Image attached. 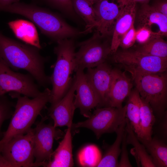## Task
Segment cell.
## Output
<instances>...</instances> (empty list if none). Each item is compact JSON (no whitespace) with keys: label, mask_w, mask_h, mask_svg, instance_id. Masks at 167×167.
Masks as SVG:
<instances>
[{"label":"cell","mask_w":167,"mask_h":167,"mask_svg":"<svg viewBox=\"0 0 167 167\" xmlns=\"http://www.w3.org/2000/svg\"><path fill=\"white\" fill-rule=\"evenodd\" d=\"M40 49L7 37L0 32V58L12 70H24L34 78L38 84L46 88L51 84L50 76L45 70L46 59Z\"/></svg>","instance_id":"1"},{"label":"cell","mask_w":167,"mask_h":167,"mask_svg":"<svg viewBox=\"0 0 167 167\" xmlns=\"http://www.w3.org/2000/svg\"><path fill=\"white\" fill-rule=\"evenodd\" d=\"M9 95L17 101L7 130L0 140V153L3 146L12 138L24 134L31 128L41 110L50 102L51 90L46 87L38 96L31 99L15 92H9Z\"/></svg>","instance_id":"2"},{"label":"cell","mask_w":167,"mask_h":167,"mask_svg":"<svg viewBox=\"0 0 167 167\" xmlns=\"http://www.w3.org/2000/svg\"><path fill=\"white\" fill-rule=\"evenodd\" d=\"M0 11L20 15L28 18L42 33L57 42L81 33L56 14L32 4L18 2L1 7Z\"/></svg>","instance_id":"3"},{"label":"cell","mask_w":167,"mask_h":167,"mask_svg":"<svg viewBox=\"0 0 167 167\" xmlns=\"http://www.w3.org/2000/svg\"><path fill=\"white\" fill-rule=\"evenodd\" d=\"M57 43L54 49L57 60L50 76L52 86L49 102L50 107L59 102L67 92L72 80V74L75 69V52L74 40L66 38Z\"/></svg>","instance_id":"4"},{"label":"cell","mask_w":167,"mask_h":167,"mask_svg":"<svg viewBox=\"0 0 167 167\" xmlns=\"http://www.w3.org/2000/svg\"><path fill=\"white\" fill-rule=\"evenodd\" d=\"M136 89L141 98L148 103L154 113L161 118L167 102V75L159 73L131 72Z\"/></svg>","instance_id":"5"},{"label":"cell","mask_w":167,"mask_h":167,"mask_svg":"<svg viewBox=\"0 0 167 167\" xmlns=\"http://www.w3.org/2000/svg\"><path fill=\"white\" fill-rule=\"evenodd\" d=\"M126 105L118 108H98L86 120L72 123L71 127L86 128L92 130L97 139L103 134L116 132L126 118Z\"/></svg>","instance_id":"6"},{"label":"cell","mask_w":167,"mask_h":167,"mask_svg":"<svg viewBox=\"0 0 167 167\" xmlns=\"http://www.w3.org/2000/svg\"><path fill=\"white\" fill-rule=\"evenodd\" d=\"M95 32L92 36L77 44L79 49L75 54V71L95 67L106 62L111 54V43Z\"/></svg>","instance_id":"7"},{"label":"cell","mask_w":167,"mask_h":167,"mask_svg":"<svg viewBox=\"0 0 167 167\" xmlns=\"http://www.w3.org/2000/svg\"><path fill=\"white\" fill-rule=\"evenodd\" d=\"M113 61L122 65L129 73H159L166 71L167 59L146 55L136 50L116 51Z\"/></svg>","instance_id":"8"},{"label":"cell","mask_w":167,"mask_h":167,"mask_svg":"<svg viewBox=\"0 0 167 167\" xmlns=\"http://www.w3.org/2000/svg\"><path fill=\"white\" fill-rule=\"evenodd\" d=\"M29 73L15 72L0 58V96L15 92L33 98L41 92L39 85Z\"/></svg>","instance_id":"9"},{"label":"cell","mask_w":167,"mask_h":167,"mask_svg":"<svg viewBox=\"0 0 167 167\" xmlns=\"http://www.w3.org/2000/svg\"><path fill=\"white\" fill-rule=\"evenodd\" d=\"M34 129L15 136L3 147L0 153L15 167H34Z\"/></svg>","instance_id":"10"},{"label":"cell","mask_w":167,"mask_h":167,"mask_svg":"<svg viewBox=\"0 0 167 167\" xmlns=\"http://www.w3.org/2000/svg\"><path fill=\"white\" fill-rule=\"evenodd\" d=\"M47 118L46 117L42 118L34 129V167L43 166L51 161L54 139H58L64 135L63 132L54 127L53 124L44 122Z\"/></svg>","instance_id":"11"},{"label":"cell","mask_w":167,"mask_h":167,"mask_svg":"<svg viewBox=\"0 0 167 167\" xmlns=\"http://www.w3.org/2000/svg\"><path fill=\"white\" fill-rule=\"evenodd\" d=\"M84 70H78L75 72L76 86L74 103L76 109L79 108L80 114L88 118L92 110L100 105L99 99L88 82Z\"/></svg>","instance_id":"12"},{"label":"cell","mask_w":167,"mask_h":167,"mask_svg":"<svg viewBox=\"0 0 167 167\" xmlns=\"http://www.w3.org/2000/svg\"><path fill=\"white\" fill-rule=\"evenodd\" d=\"M76 79L75 75L71 86L62 98L48 109V114L53 120L54 127L71 126L76 108L74 103Z\"/></svg>","instance_id":"13"},{"label":"cell","mask_w":167,"mask_h":167,"mask_svg":"<svg viewBox=\"0 0 167 167\" xmlns=\"http://www.w3.org/2000/svg\"><path fill=\"white\" fill-rule=\"evenodd\" d=\"M112 69L106 62L95 67L88 68L85 73L88 82L99 99L98 108L106 106Z\"/></svg>","instance_id":"14"},{"label":"cell","mask_w":167,"mask_h":167,"mask_svg":"<svg viewBox=\"0 0 167 167\" xmlns=\"http://www.w3.org/2000/svg\"><path fill=\"white\" fill-rule=\"evenodd\" d=\"M94 5L98 19L95 32L103 37L112 35L121 7L109 0H100Z\"/></svg>","instance_id":"15"},{"label":"cell","mask_w":167,"mask_h":167,"mask_svg":"<svg viewBox=\"0 0 167 167\" xmlns=\"http://www.w3.org/2000/svg\"><path fill=\"white\" fill-rule=\"evenodd\" d=\"M132 87L131 80L124 72L113 69L105 107H122L123 101L130 94Z\"/></svg>","instance_id":"16"},{"label":"cell","mask_w":167,"mask_h":167,"mask_svg":"<svg viewBox=\"0 0 167 167\" xmlns=\"http://www.w3.org/2000/svg\"><path fill=\"white\" fill-rule=\"evenodd\" d=\"M136 12L135 2H130L121 7L112 35L111 54L117 51L123 36L134 25Z\"/></svg>","instance_id":"17"},{"label":"cell","mask_w":167,"mask_h":167,"mask_svg":"<svg viewBox=\"0 0 167 167\" xmlns=\"http://www.w3.org/2000/svg\"><path fill=\"white\" fill-rule=\"evenodd\" d=\"M71 126L67 127L64 137L53 152L51 160L44 167H71L74 166L72 155Z\"/></svg>","instance_id":"18"},{"label":"cell","mask_w":167,"mask_h":167,"mask_svg":"<svg viewBox=\"0 0 167 167\" xmlns=\"http://www.w3.org/2000/svg\"><path fill=\"white\" fill-rule=\"evenodd\" d=\"M138 28L146 26L151 28V26L156 24L158 27V32L162 36L167 35V17L156 10L148 3L142 4L136 13L135 21Z\"/></svg>","instance_id":"19"},{"label":"cell","mask_w":167,"mask_h":167,"mask_svg":"<svg viewBox=\"0 0 167 167\" xmlns=\"http://www.w3.org/2000/svg\"><path fill=\"white\" fill-rule=\"evenodd\" d=\"M8 24L16 37L27 44L41 49L38 33L32 22L19 19L10 21Z\"/></svg>","instance_id":"20"},{"label":"cell","mask_w":167,"mask_h":167,"mask_svg":"<svg viewBox=\"0 0 167 167\" xmlns=\"http://www.w3.org/2000/svg\"><path fill=\"white\" fill-rule=\"evenodd\" d=\"M138 139L145 147L155 167L167 166V145L165 140L157 136L148 140Z\"/></svg>","instance_id":"21"},{"label":"cell","mask_w":167,"mask_h":167,"mask_svg":"<svg viewBox=\"0 0 167 167\" xmlns=\"http://www.w3.org/2000/svg\"><path fill=\"white\" fill-rule=\"evenodd\" d=\"M126 121V118L116 131L117 137L114 142L107 149L97 167H118V158L121 153L120 146L125 130Z\"/></svg>","instance_id":"22"},{"label":"cell","mask_w":167,"mask_h":167,"mask_svg":"<svg viewBox=\"0 0 167 167\" xmlns=\"http://www.w3.org/2000/svg\"><path fill=\"white\" fill-rule=\"evenodd\" d=\"M125 128L127 132V144H131L133 146L134 155L135 156L139 165L142 167H155L150 155L144 146L138 139L127 119Z\"/></svg>","instance_id":"23"},{"label":"cell","mask_w":167,"mask_h":167,"mask_svg":"<svg viewBox=\"0 0 167 167\" xmlns=\"http://www.w3.org/2000/svg\"><path fill=\"white\" fill-rule=\"evenodd\" d=\"M156 120L152 109L148 103L141 98L140 132L139 135L136 136L138 139L148 140L152 138V128Z\"/></svg>","instance_id":"24"},{"label":"cell","mask_w":167,"mask_h":167,"mask_svg":"<svg viewBox=\"0 0 167 167\" xmlns=\"http://www.w3.org/2000/svg\"><path fill=\"white\" fill-rule=\"evenodd\" d=\"M126 105V118L137 136L140 132L141 97L137 89L131 90Z\"/></svg>","instance_id":"25"},{"label":"cell","mask_w":167,"mask_h":167,"mask_svg":"<svg viewBox=\"0 0 167 167\" xmlns=\"http://www.w3.org/2000/svg\"><path fill=\"white\" fill-rule=\"evenodd\" d=\"M74 11L81 16L86 24V30L89 32L96 26L97 17L93 7L87 0H72Z\"/></svg>","instance_id":"26"},{"label":"cell","mask_w":167,"mask_h":167,"mask_svg":"<svg viewBox=\"0 0 167 167\" xmlns=\"http://www.w3.org/2000/svg\"><path fill=\"white\" fill-rule=\"evenodd\" d=\"M136 50L146 55L167 59V43L161 36L141 45Z\"/></svg>","instance_id":"27"},{"label":"cell","mask_w":167,"mask_h":167,"mask_svg":"<svg viewBox=\"0 0 167 167\" xmlns=\"http://www.w3.org/2000/svg\"><path fill=\"white\" fill-rule=\"evenodd\" d=\"M101 158L99 149L93 144L84 147L79 152L78 156L79 164L82 167H97Z\"/></svg>","instance_id":"28"},{"label":"cell","mask_w":167,"mask_h":167,"mask_svg":"<svg viewBox=\"0 0 167 167\" xmlns=\"http://www.w3.org/2000/svg\"><path fill=\"white\" fill-rule=\"evenodd\" d=\"M15 105L6 94L0 96V138L3 135L1 131L2 125L4 121L11 117Z\"/></svg>","instance_id":"29"},{"label":"cell","mask_w":167,"mask_h":167,"mask_svg":"<svg viewBox=\"0 0 167 167\" xmlns=\"http://www.w3.org/2000/svg\"><path fill=\"white\" fill-rule=\"evenodd\" d=\"M161 36L159 32H153L151 28L146 26L138 28L136 30V41L140 45L144 44L152 39Z\"/></svg>","instance_id":"30"},{"label":"cell","mask_w":167,"mask_h":167,"mask_svg":"<svg viewBox=\"0 0 167 167\" xmlns=\"http://www.w3.org/2000/svg\"><path fill=\"white\" fill-rule=\"evenodd\" d=\"M136 30L134 25L124 35L119 46L125 49L132 46L136 41Z\"/></svg>","instance_id":"31"},{"label":"cell","mask_w":167,"mask_h":167,"mask_svg":"<svg viewBox=\"0 0 167 167\" xmlns=\"http://www.w3.org/2000/svg\"><path fill=\"white\" fill-rule=\"evenodd\" d=\"M126 135L127 132L125 128L121 144V157L120 161L118 162L119 167H132L129 160L127 149V144L126 142Z\"/></svg>","instance_id":"32"},{"label":"cell","mask_w":167,"mask_h":167,"mask_svg":"<svg viewBox=\"0 0 167 167\" xmlns=\"http://www.w3.org/2000/svg\"><path fill=\"white\" fill-rule=\"evenodd\" d=\"M54 6L63 11L67 14L73 15L74 13L72 0H45Z\"/></svg>","instance_id":"33"},{"label":"cell","mask_w":167,"mask_h":167,"mask_svg":"<svg viewBox=\"0 0 167 167\" xmlns=\"http://www.w3.org/2000/svg\"><path fill=\"white\" fill-rule=\"evenodd\" d=\"M152 6L157 11L167 17V0H156Z\"/></svg>","instance_id":"34"},{"label":"cell","mask_w":167,"mask_h":167,"mask_svg":"<svg viewBox=\"0 0 167 167\" xmlns=\"http://www.w3.org/2000/svg\"><path fill=\"white\" fill-rule=\"evenodd\" d=\"M164 118L160 123V132L163 135V137L164 139L167 136V115L166 114H165Z\"/></svg>","instance_id":"35"},{"label":"cell","mask_w":167,"mask_h":167,"mask_svg":"<svg viewBox=\"0 0 167 167\" xmlns=\"http://www.w3.org/2000/svg\"><path fill=\"white\" fill-rule=\"evenodd\" d=\"M117 0L121 7L130 2H140L142 3H148L150 0Z\"/></svg>","instance_id":"36"},{"label":"cell","mask_w":167,"mask_h":167,"mask_svg":"<svg viewBox=\"0 0 167 167\" xmlns=\"http://www.w3.org/2000/svg\"><path fill=\"white\" fill-rule=\"evenodd\" d=\"M0 167H15L0 153Z\"/></svg>","instance_id":"37"},{"label":"cell","mask_w":167,"mask_h":167,"mask_svg":"<svg viewBox=\"0 0 167 167\" xmlns=\"http://www.w3.org/2000/svg\"><path fill=\"white\" fill-rule=\"evenodd\" d=\"M18 2L19 0H0V8Z\"/></svg>","instance_id":"38"},{"label":"cell","mask_w":167,"mask_h":167,"mask_svg":"<svg viewBox=\"0 0 167 167\" xmlns=\"http://www.w3.org/2000/svg\"><path fill=\"white\" fill-rule=\"evenodd\" d=\"M92 5H94L95 3L100 0H87Z\"/></svg>","instance_id":"39"}]
</instances>
